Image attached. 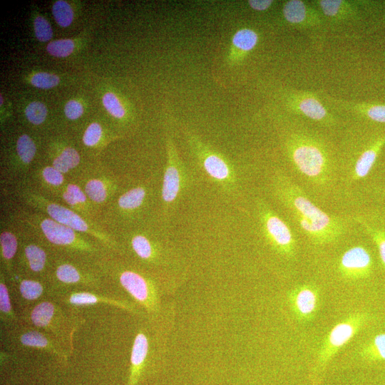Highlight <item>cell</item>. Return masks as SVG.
<instances>
[{
    "mask_svg": "<svg viewBox=\"0 0 385 385\" xmlns=\"http://www.w3.org/2000/svg\"><path fill=\"white\" fill-rule=\"evenodd\" d=\"M282 143L298 183L313 197H335L337 183V144L322 131L293 119L285 127Z\"/></svg>",
    "mask_w": 385,
    "mask_h": 385,
    "instance_id": "1",
    "label": "cell"
},
{
    "mask_svg": "<svg viewBox=\"0 0 385 385\" xmlns=\"http://www.w3.org/2000/svg\"><path fill=\"white\" fill-rule=\"evenodd\" d=\"M272 190L297 231L314 246L335 245L354 230L355 222L351 215L324 211L295 179L284 172L274 174Z\"/></svg>",
    "mask_w": 385,
    "mask_h": 385,
    "instance_id": "2",
    "label": "cell"
},
{
    "mask_svg": "<svg viewBox=\"0 0 385 385\" xmlns=\"http://www.w3.org/2000/svg\"><path fill=\"white\" fill-rule=\"evenodd\" d=\"M337 144L336 198L352 206L356 188L373 169L385 145V133L364 140L358 125L342 128Z\"/></svg>",
    "mask_w": 385,
    "mask_h": 385,
    "instance_id": "3",
    "label": "cell"
},
{
    "mask_svg": "<svg viewBox=\"0 0 385 385\" xmlns=\"http://www.w3.org/2000/svg\"><path fill=\"white\" fill-rule=\"evenodd\" d=\"M369 315L365 312L350 314L337 323L329 331L322 342L313 366L311 369V381L319 384L326 368L334 355L366 324Z\"/></svg>",
    "mask_w": 385,
    "mask_h": 385,
    "instance_id": "4",
    "label": "cell"
},
{
    "mask_svg": "<svg viewBox=\"0 0 385 385\" xmlns=\"http://www.w3.org/2000/svg\"><path fill=\"white\" fill-rule=\"evenodd\" d=\"M285 109L297 117L309 120L323 128L334 130L340 127L339 119L331 113L314 93L287 89L281 94Z\"/></svg>",
    "mask_w": 385,
    "mask_h": 385,
    "instance_id": "5",
    "label": "cell"
},
{
    "mask_svg": "<svg viewBox=\"0 0 385 385\" xmlns=\"http://www.w3.org/2000/svg\"><path fill=\"white\" fill-rule=\"evenodd\" d=\"M257 210L262 232L272 249L287 259L295 257L297 240L290 226L262 200Z\"/></svg>",
    "mask_w": 385,
    "mask_h": 385,
    "instance_id": "6",
    "label": "cell"
},
{
    "mask_svg": "<svg viewBox=\"0 0 385 385\" xmlns=\"http://www.w3.org/2000/svg\"><path fill=\"white\" fill-rule=\"evenodd\" d=\"M187 139L194 156L212 180L222 185L234 184L235 172L221 154L213 150L193 133H187Z\"/></svg>",
    "mask_w": 385,
    "mask_h": 385,
    "instance_id": "7",
    "label": "cell"
},
{
    "mask_svg": "<svg viewBox=\"0 0 385 385\" xmlns=\"http://www.w3.org/2000/svg\"><path fill=\"white\" fill-rule=\"evenodd\" d=\"M336 269L339 277L344 280L366 279L372 273V257L366 247L360 244L352 245L339 256Z\"/></svg>",
    "mask_w": 385,
    "mask_h": 385,
    "instance_id": "8",
    "label": "cell"
},
{
    "mask_svg": "<svg viewBox=\"0 0 385 385\" xmlns=\"http://www.w3.org/2000/svg\"><path fill=\"white\" fill-rule=\"evenodd\" d=\"M319 298V290L316 285L302 284L291 289L288 302L294 317L301 322H307L317 313Z\"/></svg>",
    "mask_w": 385,
    "mask_h": 385,
    "instance_id": "9",
    "label": "cell"
},
{
    "mask_svg": "<svg viewBox=\"0 0 385 385\" xmlns=\"http://www.w3.org/2000/svg\"><path fill=\"white\" fill-rule=\"evenodd\" d=\"M167 147L168 162L163 177L162 198L165 203L170 204L175 201L181 190L184 172L176 147L170 139L168 140Z\"/></svg>",
    "mask_w": 385,
    "mask_h": 385,
    "instance_id": "10",
    "label": "cell"
},
{
    "mask_svg": "<svg viewBox=\"0 0 385 385\" xmlns=\"http://www.w3.org/2000/svg\"><path fill=\"white\" fill-rule=\"evenodd\" d=\"M282 12L284 20L295 28L309 29L324 24V17L320 11L304 1H285Z\"/></svg>",
    "mask_w": 385,
    "mask_h": 385,
    "instance_id": "11",
    "label": "cell"
},
{
    "mask_svg": "<svg viewBox=\"0 0 385 385\" xmlns=\"http://www.w3.org/2000/svg\"><path fill=\"white\" fill-rule=\"evenodd\" d=\"M325 101L332 108L347 113L353 117L366 119L378 123H385V104L346 101L328 95H323Z\"/></svg>",
    "mask_w": 385,
    "mask_h": 385,
    "instance_id": "12",
    "label": "cell"
},
{
    "mask_svg": "<svg viewBox=\"0 0 385 385\" xmlns=\"http://www.w3.org/2000/svg\"><path fill=\"white\" fill-rule=\"evenodd\" d=\"M259 41L257 32L250 28L238 29L232 36L227 56V62L235 65L242 61L256 47Z\"/></svg>",
    "mask_w": 385,
    "mask_h": 385,
    "instance_id": "13",
    "label": "cell"
},
{
    "mask_svg": "<svg viewBox=\"0 0 385 385\" xmlns=\"http://www.w3.org/2000/svg\"><path fill=\"white\" fill-rule=\"evenodd\" d=\"M314 2L323 17L334 21L352 18L357 12L356 4L349 1L319 0Z\"/></svg>",
    "mask_w": 385,
    "mask_h": 385,
    "instance_id": "14",
    "label": "cell"
},
{
    "mask_svg": "<svg viewBox=\"0 0 385 385\" xmlns=\"http://www.w3.org/2000/svg\"><path fill=\"white\" fill-rule=\"evenodd\" d=\"M45 210L52 220L76 232H90L91 231L89 225L81 216L63 205L48 203L45 206Z\"/></svg>",
    "mask_w": 385,
    "mask_h": 385,
    "instance_id": "15",
    "label": "cell"
},
{
    "mask_svg": "<svg viewBox=\"0 0 385 385\" xmlns=\"http://www.w3.org/2000/svg\"><path fill=\"white\" fill-rule=\"evenodd\" d=\"M40 227L47 240L55 245H68L76 239V231L51 218L42 220Z\"/></svg>",
    "mask_w": 385,
    "mask_h": 385,
    "instance_id": "16",
    "label": "cell"
},
{
    "mask_svg": "<svg viewBox=\"0 0 385 385\" xmlns=\"http://www.w3.org/2000/svg\"><path fill=\"white\" fill-rule=\"evenodd\" d=\"M148 349L147 337L142 333L138 334L134 341L131 356V371L128 385H135L140 375Z\"/></svg>",
    "mask_w": 385,
    "mask_h": 385,
    "instance_id": "17",
    "label": "cell"
},
{
    "mask_svg": "<svg viewBox=\"0 0 385 385\" xmlns=\"http://www.w3.org/2000/svg\"><path fill=\"white\" fill-rule=\"evenodd\" d=\"M123 287L138 301L145 302L149 296L145 279L136 272L125 271L120 277Z\"/></svg>",
    "mask_w": 385,
    "mask_h": 385,
    "instance_id": "18",
    "label": "cell"
},
{
    "mask_svg": "<svg viewBox=\"0 0 385 385\" xmlns=\"http://www.w3.org/2000/svg\"><path fill=\"white\" fill-rule=\"evenodd\" d=\"M351 215L355 223L368 235L376 245L379 251L381 264L385 268V230L374 227L358 212L352 213Z\"/></svg>",
    "mask_w": 385,
    "mask_h": 385,
    "instance_id": "19",
    "label": "cell"
},
{
    "mask_svg": "<svg viewBox=\"0 0 385 385\" xmlns=\"http://www.w3.org/2000/svg\"><path fill=\"white\" fill-rule=\"evenodd\" d=\"M361 356L369 361H385V333L376 335L361 350Z\"/></svg>",
    "mask_w": 385,
    "mask_h": 385,
    "instance_id": "20",
    "label": "cell"
},
{
    "mask_svg": "<svg viewBox=\"0 0 385 385\" xmlns=\"http://www.w3.org/2000/svg\"><path fill=\"white\" fill-rule=\"evenodd\" d=\"M146 195V190L142 187L130 189L123 194L118 199L120 207L126 210H132L139 207L143 202Z\"/></svg>",
    "mask_w": 385,
    "mask_h": 385,
    "instance_id": "21",
    "label": "cell"
},
{
    "mask_svg": "<svg viewBox=\"0 0 385 385\" xmlns=\"http://www.w3.org/2000/svg\"><path fill=\"white\" fill-rule=\"evenodd\" d=\"M79 162L80 155L78 151L72 148H66L54 159L53 166L61 173H66L76 167Z\"/></svg>",
    "mask_w": 385,
    "mask_h": 385,
    "instance_id": "22",
    "label": "cell"
},
{
    "mask_svg": "<svg viewBox=\"0 0 385 385\" xmlns=\"http://www.w3.org/2000/svg\"><path fill=\"white\" fill-rule=\"evenodd\" d=\"M54 312V306L48 302H43L38 304L31 312V320L37 327H45L50 322Z\"/></svg>",
    "mask_w": 385,
    "mask_h": 385,
    "instance_id": "23",
    "label": "cell"
},
{
    "mask_svg": "<svg viewBox=\"0 0 385 385\" xmlns=\"http://www.w3.org/2000/svg\"><path fill=\"white\" fill-rule=\"evenodd\" d=\"M52 13L56 23L62 26H68L73 19V12L71 6L65 1H56L52 7Z\"/></svg>",
    "mask_w": 385,
    "mask_h": 385,
    "instance_id": "24",
    "label": "cell"
},
{
    "mask_svg": "<svg viewBox=\"0 0 385 385\" xmlns=\"http://www.w3.org/2000/svg\"><path fill=\"white\" fill-rule=\"evenodd\" d=\"M25 255L31 270L40 272L43 269L46 255L43 249L35 245H29L25 248Z\"/></svg>",
    "mask_w": 385,
    "mask_h": 385,
    "instance_id": "25",
    "label": "cell"
},
{
    "mask_svg": "<svg viewBox=\"0 0 385 385\" xmlns=\"http://www.w3.org/2000/svg\"><path fill=\"white\" fill-rule=\"evenodd\" d=\"M19 157L24 163H29L34 159L36 148L33 140L26 134L21 135L16 143Z\"/></svg>",
    "mask_w": 385,
    "mask_h": 385,
    "instance_id": "26",
    "label": "cell"
},
{
    "mask_svg": "<svg viewBox=\"0 0 385 385\" xmlns=\"http://www.w3.org/2000/svg\"><path fill=\"white\" fill-rule=\"evenodd\" d=\"M85 193L93 202H102L107 196V190L103 181L93 179L86 183Z\"/></svg>",
    "mask_w": 385,
    "mask_h": 385,
    "instance_id": "27",
    "label": "cell"
},
{
    "mask_svg": "<svg viewBox=\"0 0 385 385\" xmlns=\"http://www.w3.org/2000/svg\"><path fill=\"white\" fill-rule=\"evenodd\" d=\"M74 46V42L71 39H58L50 42L46 46V50L51 56L66 57L73 52Z\"/></svg>",
    "mask_w": 385,
    "mask_h": 385,
    "instance_id": "28",
    "label": "cell"
},
{
    "mask_svg": "<svg viewBox=\"0 0 385 385\" xmlns=\"http://www.w3.org/2000/svg\"><path fill=\"white\" fill-rule=\"evenodd\" d=\"M0 245L4 258L6 260H11L17 250L16 236L11 232H2L0 235Z\"/></svg>",
    "mask_w": 385,
    "mask_h": 385,
    "instance_id": "29",
    "label": "cell"
},
{
    "mask_svg": "<svg viewBox=\"0 0 385 385\" xmlns=\"http://www.w3.org/2000/svg\"><path fill=\"white\" fill-rule=\"evenodd\" d=\"M25 114L27 119L34 125L42 123L47 115L46 106L38 101H34L29 103L25 109Z\"/></svg>",
    "mask_w": 385,
    "mask_h": 385,
    "instance_id": "30",
    "label": "cell"
},
{
    "mask_svg": "<svg viewBox=\"0 0 385 385\" xmlns=\"http://www.w3.org/2000/svg\"><path fill=\"white\" fill-rule=\"evenodd\" d=\"M132 247L141 259H150L153 254V247L148 239L141 235H135L131 240Z\"/></svg>",
    "mask_w": 385,
    "mask_h": 385,
    "instance_id": "31",
    "label": "cell"
},
{
    "mask_svg": "<svg viewBox=\"0 0 385 385\" xmlns=\"http://www.w3.org/2000/svg\"><path fill=\"white\" fill-rule=\"evenodd\" d=\"M103 104L108 112L113 117L122 118L125 115V110L118 98L113 93H106L103 96Z\"/></svg>",
    "mask_w": 385,
    "mask_h": 385,
    "instance_id": "32",
    "label": "cell"
},
{
    "mask_svg": "<svg viewBox=\"0 0 385 385\" xmlns=\"http://www.w3.org/2000/svg\"><path fill=\"white\" fill-rule=\"evenodd\" d=\"M31 83L35 87L48 89L56 86L59 83V78L54 74L39 72L31 77Z\"/></svg>",
    "mask_w": 385,
    "mask_h": 385,
    "instance_id": "33",
    "label": "cell"
},
{
    "mask_svg": "<svg viewBox=\"0 0 385 385\" xmlns=\"http://www.w3.org/2000/svg\"><path fill=\"white\" fill-rule=\"evenodd\" d=\"M64 200L70 205L74 206L84 203L86 201V195L76 185H68L63 193Z\"/></svg>",
    "mask_w": 385,
    "mask_h": 385,
    "instance_id": "34",
    "label": "cell"
},
{
    "mask_svg": "<svg viewBox=\"0 0 385 385\" xmlns=\"http://www.w3.org/2000/svg\"><path fill=\"white\" fill-rule=\"evenodd\" d=\"M20 292L25 299L33 300L41 296L43 287L36 281L26 279L20 284Z\"/></svg>",
    "mask_w": 385,
    "mask_h": 385,
    "instance_id": "35",
    "label": "cell"
},
{
    "mask_svg": "<svg viewBox=\"0 0 385 385\" xmlns=\"http://www.w3.org/2000/svg\"><path fill=\"white\" fill-rule=\"evenodd\" d=\"M34 32L40 41H47L51 38L53 31L50 24L42 16H37L34 21Z\"/></svg>",
    "mask_w": 385,
    "mask_h": 385,
    "instance_id": "36",
    "label": "cell"
},
{
    "mask_svg": "<svg viewBox=\"0 0 385 385\" xmlns=\"http://www.w3.org/2000/svg\"><path fill=\"white\" fill-rule=\"evenodd\" d=\"M56 276L60 281L65 283H75L81 278L78 270L68 264L60 265L57 268Z\"/></svg>",
    "mask_w": 385,
    "mask_h": 385,
    "instance_id": "37",
    "label": "cell"
},
{
    "mask_svg": "<svg viewBox=\"0 0 385 385\" xmlns=\"http://www.w3.org/2000/svg\"><path fill=\"white\" fill-rule=\"evenodd\" d=\"M102 135V128L98 123H92L86 128L83 136V143L87 146H93L98 143Z\"/></svg>",
    "mask_w": 385,
    "mask_h": 385,
    "instance_id": "38",
    "label": "cell"
},
{
    "mask_svg": "<svg viewBox=\"0 0 385 385\" xmlns=\"http://www.w3.org/2000/svg\"><path fill=\"white\" fill-rule=\"evenodd\" d=\"M21 342L24 345L32 347H45L48 345L46 338L37 332H29L23 334Z\"/></svg>",
    "mask_w": 385,
    "mask_h": 385,
    "instance_id": "39",
    "label": "cell"
},
{
    "mask_svg": "<svg viewBox=\"0 0 385 385\" xmlns=\"http://www.w3.org/2000/svg\"><path fill=\"white\" fill-rule=\"evenodd\" d=\"M42 175L43 179L51 185L58 186L64 181L63 173L53 166L46 167L43 170Z\"/></svg>",
    "mask_w": 385,
    "mask_h": 385,
    "instance_id": "40",
    "label": "cell"
},
{
    "mask_svg": "<svg viewBox=\"0 0 385 385\" xmlns=\"http://www.w3.org/2000/svg\"><path fill=\"white\" fill-rule=\"evenodd\" d=\"M64 113L68 118L75 120L83 114V108L79 102L71 100L66 103Z\"/></svg>",
    "mask_w": 385,
    "mask_h": 385,
    "instance_id": "41",
    "label": "cell"
},
{
    "mask_svg": "<svg viewBox=\"0 0 385 385\" xmlns=\"http://www.w3.org/2000/svg\"><path fill=\"white\" fill-rule=\"evenodd\" d=\"M98 300L96 296L86 292L76 293L70 297V302L77 305L91 304L98 302Z\"/></svg>",
    "mask_w": 385,
    "mask_h": 385,
    "instance_id": "42",
    "label": "cell"
},
{
    "mask_svg": "<svg viewBox=\"0 0 385 385\" xmlns=\"http://www.w3.org/2000/svg\"><path fill=\"white\" fill-rule=\"evenodd\" d=\"M0 309L4 313H9L11 309L9 292L3 282L0 284Z\"/></svg>",
    "mask_w": 385,
    "mask_h": 385,
    "instance_id": "43",
    "label": "cell"
},
{
    "mask_svg": "<svg viewBox=\"0 0 385 385\" xmlns=\"http://www.w3.org/2000/svg\"><path fill=\"white\" fill-rule=\"evenodd\" d=\"M249 6L257 11H264L269 9L274 3L272 0H250Z\"/></svg>",
    "mask_w": 385,
    "mask_h": 385,
    "instance_id": "44",
    "label": "cell"
},
{
    "mask_svg": "<svg viewBox=\"0 0 385 385\" xmlns=\"http://www.w3.org/2000/svg\"><path fill=\"white\" fill-rule=\"evenodd\" d=\"M2 102H3V98H2V96H1V105L2 104Z\"/></svg>",
    "mask_w": 385,
    "mask_h": 385,
    "instance_id": "45",
    "label": "cell"
}]
</instances>
